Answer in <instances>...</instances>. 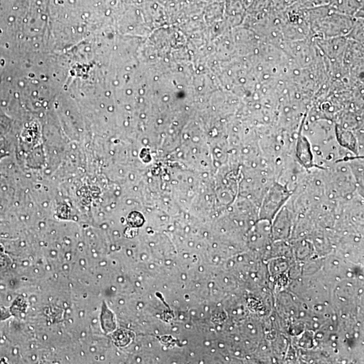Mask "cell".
I'll use <instances>...</instances> for the list:
<instances>
[{"instance_id": "6da1fadb", "label": "cell", "mask_w": 364, "mask_h": 364, "mask_svg": "<svg viewBox=\"0 0 364 364\" xmlns=\"http://www.w3.org/2000/svg\"><path fill=\"white\" fill-rule=\"evenodd\" d=\"M291 194V192L279 182L271 184L262 200L260 215L267 220L273 218L287 201L290 200Z\"/></svg>"}]
</instances>
